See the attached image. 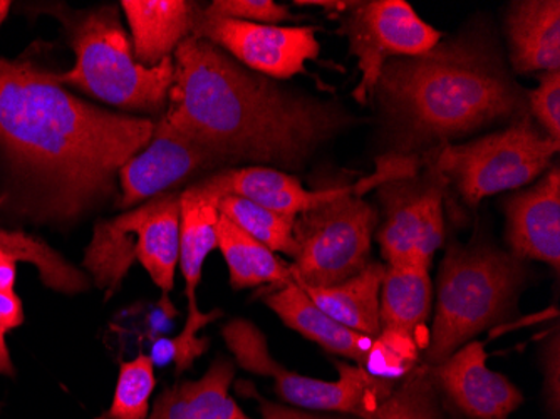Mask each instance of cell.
Here are the masks:
<instances>
[{
    "label": "cell",
    "instance_id": "d6986e66",
    "mask_svg": "<svg viewBox=\"0 0 560 419\" xmlns=\"http://www.w3.org/2000/svg\"><path fill=\"white\" fill-rule=\"evenodd\" d=\"M264 302L285 326L298 330L305 339L313 340L330 354L342 356L355 365H363L373 337L355 333L324 314L294 279L276 286L273 291L264 295Z\"/></svg>",
    "mask_w": 560,
    "mask_h": 419
},
{
    "label": "cell",
    "instance_id": "ba28073f",
    "mask_svg": "<svg viewBox=\"0 0 560 419\" xmlns=\"http://www.w3.org/2000/svg\"><path fill=\"white\" fill-rule=\"evenodd\" d=\"M559 148L560 141L547 137L525 116L480 140L439 147L431 168L475 207L483 198L534 182L549 168Z\"/></svg>",
    "mask_w": 560,
    "mask_h": 419
},
{
    "label": "cell",
    "instance_id": "44dd1931",
    "mask_svg": "<svg viewBox=\"0 0 560 419\" xmlns=\"http://www.w3.org/2000/svg\"><path fill=\"white\" fill-rule=\"evenodd\" d=\"M386 264L370 261L360 273L332 287H302L311 301L342 326L376 337L381 330L380 292Z\"/></svg>",
    "mask_w": 560,
    "mask_h": 419
},
{
    "label": "cell",
    "instance_id": "d4e9b609",
    "mask_svg": "<svg viewBox=\"0 0 560 419\" xmlns=\"http://www.w3.org/2000/svg\"><path fill=\"white\" fill-rule=\"evenodd\" d=\"M0 251L8 252L15 260L30 261L39 270L44 286L62 294H78L86 291L90 280L75 269L55 248L40 238L0 226Z\"/></svg>",
    "mask_w": 560,
    "mask_h": 419
},
{
    "label": "cell",
    "instance_id": "4316f807",
    "mask_svg": "<svg viewBox=\"0 0 560 419\" xmlns=\"http://www.w3.org/2000/svg\"><path fill=\"white\" fill-rule=\"evenodd\" d=\"M439 395L431 365H417L399 386L396 384L374 419H445Z\"/></svg>",
    "mask_w": 560,
    "mask_h": 419
},
{
    "label": "cell",
    "instance_id": "603a6c76",
    "mask_svg": "<svg viewBox=\"0 0 560 419\" xmlns=\"http://www.w3.org/2000/svg\"><path fill=\"white\" fill-rule=\"evenodd\" d=\"M217 248L229 267V280L235 291L250 287L282 286L291 282L292 267L276 257L270 248L250 237L220 213L217 223Z\"/></svg>",
    "mask_w": 560,
    "mask_h": 419
},
{
    "label": "cell",
    "instance_id": "8992f818",
    "mask_svg": "<svg viewBox=\"0 0 560 419\" xmlns=\"http://www.w3.org/2000/svg\"><path fill=\"white\" fill-rule=\"evenodd\" d=\"M71 33L75 62L69 71L52 72L56 83L128 112H166L175 80L173 58L155 68L138 65L115 8L90 12L72 25Z\"/></svg>",
    "mask_w": 560,
    "mask_h": 419
},
{
    "label": "cell",
    "instance_id": "e575fe53",
    "mask_svg": "<svg viewBox=\"0 0 560 419\" xmlns=\"http://www.w3.org/2000/svg\"><path fill=\"white\" fill-rule=\"evenodd\" d=\"M24 323V309L14 292H0V336Z\"/></svg>",
    "mask_w": 560,
    "mask_h": 419
},
{
    "label": "cell",
    "instance_id": "30bf717a",
    "mask_svg": "<svg viewBox=\"0 0 560 419\" xmlns=\"http://www.w3.org/2000/svg\"><path fill=\"white\" fill-rule=\"evenodd\" d=\"M345 19L351 55L358 59L361 81L354 90L358 103L366 104L376 90L389 59L423 55L442 40L405 0L351 2Z\"/></svg>",
    "mask_w": 560,
    "mask_h": 419
},
{
    "label": "cell",
    "instance_id": "9a60e30c",
    "mask_svg": "<svg viewBox=\"0 0 560 419\" xmlns=\"http://www.w3.org/2000/svg\"><path fill=\"white\" fill-rule=\"evenodd\" d=\"M506 241L512 254L560 269V170L505 201Z\"/></svg>",
    "mask_w": 560,
    "mask_h": 419
},
{
    "label": "cell",
    "instance_id": "4fadbf2b",
    "mask_svg": "<svg viewBox=\"0 0 560 419\" xmlns=\"http://www.w3.org/2000/svg\"><path fill=\"white\" fill-rule=\"evenodd\" d=\"M225 165L215 151L160 119L150 143L119 170L121 197L118 207H137L140 201L166 194L176 183L200 170Z\"/></svg>",
    "mask_w": 560,
    "mask_h": 419
},
{
    "label": "cell",
    "instance_id": "7402d4cb",
    "mask_svg": "<svg viewBox=\"0 0 560 419\" xmlns=\"http://www.w3.org/2000/svg\"><path fill=\"white\" fill-rule=\"evenodd\" d=\"M433 305V283L430 270L420 267L386 266L381 282V329H395L410 334L427 348L430 333L427 323Z\"/></svg>",
    "mask_w": 560,
    "mask_h": 419
},
{
    "label": "cell",
    "instance_id": "277c9868",
    "mask_svg": "<svg viewBox=\"0 0 560 419\" xmlns=\"http://www.w3.org/2000/svg\"><path fill=\"white\" fill-rule=\"evenodd\" d=\"M524 282V264L512 252L450 245L440 267L435 319L424 348L427 364H442L478 334L509 319Z\"/></svg>",
    "mask_w": 560,
    "mask_h": 419
},
{
    "label": "cell",
    "instance_id": "7a4b0ae2",
    "mask_svg": "<svg viewBox=\"0 0 560 419\" xmlns=\"http://www.w3.org/2000/svg\"><path fill=\"white\" fill-rule=\"evenodd\" d=\"M173 66L162 118L225 163L301 168L352 121L339 104L291 93L206 39L182 40Z\"/></svg>",
    "mask_w": 560,
    "mask_h": 419
},
{
    "label": "cell",
    "instance_id": "484cf974",
    "mask_svg": "<svg viewBox=\"0 0 560 419\" xmlns=\"http://www.w3.org/2000/svg\"><path fill=\"white\" fill-rule=\"evenodd\" d=\"M219 212L270 251L280 252L294 260L298 254L294 238L295 219L280 216L269 208L235 195L220 198Z\"/></svg>",
    "mask_w": 560,
    "mask_h": 419
},
{
    "label": "cell",
    "instance_id": "52a82bcc",
    "mask_svg": "<svg viewBox=\"0 0 560 419\" xmlns=\"http://www.w3.org/2000/svg\"><path fill=\"white\" fill-rule=\"evenodd\" d=\"M133 260L163 292L172 291L180 261V194L166 191L96 226L84 267L106 295L118 289Z\"/></svg>",
    "mask_w": 560,
    "mask_h": 419
},
{
    "label": "cell",
    "instance_id": "8d00e7d4",
    "mask_svg": "<svg viewBox=\"0 0 560 419\" xmlns=\"http://www.w3.org/2000/svg\"><path fill=\"white\" fill-rule=\"evenodd\" d=\"M0 374L14 376V364H12L11 354L5 346L4 336H0Z\"/></svg>",
    "mask_w": 560,
    "mask_h": 419
},
{
    "label": "cell",
    "instance_id": "d590c367",
    "mask_svg": "<svg viewBox=\"0 0 560 419\" xmlns=\"http://www.w3.org/2000/svg\"><path fill=\"white\" fill-rule=\"evenodd\" d=\"M15 258L8 252L0 251V292H14L15 277Z\"/></svg>",
    "mask_w": 560,
    "mask_h": 419
},
{
    "label": "cell",
    "instance_id": "83f0119b",
    "mask_svg": "<svg viewBox=\"0 0 560 419\" xmlns=\"http://www.w3.org/2000/svg\"><path fill=\"white\" fill-rule=\"evenodd\" d=\"M421 345L410 334L395 329H381L371 340L363 368L368 374L377 380H405L420 361Z\"/></svg>",
    "mask_w": 560,
    "mask_h": 419
},
{
    "label": "cell",
    "instance_id": "5bb4252c",
    "mask_svg": "<svg viewBox=\"0 0 560 419\" xmlns=\"http://www.w3.org/2000/svg\"><path fill=\"white\" fill-rule=\"evenodd\" d=\"M486 346L471 340L431 365L440 393L470 419H506L524 403L518 387L487 365Z\"/></svg>",
    "mask_w": 560,
    "mask_h": 419
},
{
    "label": "cell",
    "instance_id": "9c48e42d",
    "mask_svg": "<svg viewBox=\"0 0 560 419\" xmlns=\"http://www.w3.org/2000/svg\"><path fill=\"white\" fill-rule=\"evenodd\" d=\"M222 336L242 370L270 377L282 401L305 411L341 412L358 419H374L380 406L396 387L393 381L377 380L361 365L349 362H338V381L301 376L272 358L262 330L247 319L231 321L223 326Z\"/></svg>",
    "mask_w": 560,
    "mask_h": 419
},
{
    "label": "cell",
    "instance_id": "cb8c5ba5",
    "mask_svg": "<svg viewBox=\"0 0 560 419\" xmlns=\"http://www.w3.org/2000/svg\"><path fill=\"white\" fill-rule=\"evenodd\" d=\"M219 201L191 185L180 194V269L187 283L188 301L195 298L201 270L210 252L217 248Z\"/></svg>",
    "mask_w": 560,
    "mask_h": 419
},
{
    "label": "cell",
    "instance_id": "6da1fadb",
    "mask_svg": "<svg viewBox=\"0 0 560 419\" xmlns=\"http://www.w3.org/2000/svg\"><path fill=\"white\" fill-rule=\"evenodd\" d=\"M155 131L141 116L118 115L68 93L34 62L0 58V148L40 191V210L74 219L113 194L119 170Z\"/></svg>",
    "mask_w": 560,
    "mask_h": 419
},
{
    "label": "cell",
    "instance_id": "3957f363",
    "mask_svg": "<svg viewBox=\"0 0 560 419\" xmlns=\"http://www.w3.org/2000/svg\"><path fill=\"white\" fill-rule=\"evenodd\" d=\"M374 93L402 156L528 116L527 93L492 37L478 31L440 40L423 55L389 59Z\"/></svg>",
    "mask_w": 560,
    "mask_h": 419
},
{
    "label": "cell",
    "instance_id": "4dcf8cb0",
    "mask_svg": "<svg viewBox=\"0 0 560 419\" xmlns=\"http://www.w3.org/2000/svg\"><path fill=\"white\" fill-rule=\"evenodd\" d=\"M201 14L207 18L270 25L294 19L288 5L277 4L273 0H215L209 8L201 9Z\"/></svg>",
    "mask_w": 560,
    "mask_h": 419
},
{
    "label": "cell",
    "instance_id": "2e32d148",
    "mask_svg": "<svg viewBox=\"0 0 560 419\" xmlns=\"http://www.w3.org/2000/svg\"><path fill=\"white\" fill-rule=\"evenodd\" d=\"M194 187L217 201L225 195H235L291 219L330 200L339 190V187L304 190L295 176L270 166L220 170L215 175L195 183Z\"/></svg>",
    "mask_w": 560,
    "mask_h": 419
},
{
    "label": "cell",
    "instance_id": "f546056e",
    "mask_svg": "<svg viewBox=\"0 0 560 419\" xmlns=\"http://www.w3.org/2000/svg\"><path fill=\"white\" fill-rule=\"evenodd\" d=\"M222 316V312H201L197 305V299L188 301V317L180 336L172 339H159L151 348V361L153 364L165 365L168 362H175L176 373H184L190 370L195 359L206 354L209 349V339L198 337L207 324L213 323Z\"/></svg>",
    "mask_w": 560,
    "mask_h": 419
},
{
    "label": "cell",
    "instance_id": "1f68e13d",
    "mask_svg": "<svg viewBox=\"0 0 560 419\" xmlns=\"http://www.w3.org/2000/svg\"><path fill=\"white\" fill-rule=\"evenodd\" d=\"M528 113L547 137L560 141V71L540 75V84L527 93Z\"/></svg>",
    "mask_w": 560,
    "mask_h": 419
},
{
    "label": "cell",
    "instance_id": "d6a6232c",
    "mask_svg": "<svg viewBox=\"0 0 560 419\" xmlns=\"http://www.w3.org/2000/svg\"><path fill=\"white\" fill-rule=\"evenodd\" d=\"M544 374H546V384H544V395H546L547 408L553 415L559 416L560 409V342L559 330L556 336L547 340L542 352Z\"/></svg>",
    "mask_w": 560,
    "mask_h": 419
},
{
    "label": "cell",
    "instance_id": "836d02e7",
    "mask_svg": "<svg viewBox=\"0 0 560 419\" xmlns=\"http://www.w3.org/2000/svg\"><path fill=\"white\" fill-rule=\"evenodd\" d=\"M254 396L259 399L260 416H262V419H351L345 418V416L316 415V412L304 411V409H295L289 408V406L276 405V403L267 401V399L260 398L257 393H254Z\"/></svg>",
    "mask_w": 560,
    "mask_h": 419
},
{
    "label": "cell",
    "instance_id": "5b68a950",
    "mask_svg": "<svg viewBox=\"0 0 560 419\" xmlns=\"http://www.w3.org/2000/svg\"><path fill=\"white\" fill-rule=\"evenodd\" d=\"M415 175V160L389 159L377 175L360 185L339 187L330 200L311 208L294 220L298 254L292 277L305 287H332L360 273L370 264L371 241L377 212L363 200V191L389 179Z\"/></svg>",
    "mask_w": 560,
    "mask_h": 419
},
{
    "label": "cell",
    "instance_id": "ac0fdd59",
    "mask_svg": "<svg viewBox=\"0 0 560 419\" xmlns=\"http://www.w3.org/2000/svg\"><path fill=\"white\" fill-rule=\"evenodd\" d=\"M505 33L515 72L559 71V0L514 2L505 15Z\"/></svg>",
    "mask_w": 560,
    "mask_h": 419
},
{
    "label": "cell",
    "instance_id": "e0dca14e",
    "mask_svg": "<svg viewBox=\"0 0 560 419\" xmlns=\"http://www.w3.org/2000/svg\"><path fill=\"white\" fill-rule=\"evenodd\" d=\"M138 65L155 68L173 58L176 47L194 33L200 5L187 0H122Z\"/></svg>",
    "mask_w": 560,
    "mask_h": 419
},
{
    "label": "cell",
    "instance_id": "7c38bea8",
    "mask_svg": "<svg viewBox=\"0 0 560 419\" xmlns=\"http://www.w3.org/2000/svg\"><path fill=\"white\" fill-rule=\"evenodd\" d=\"M191 36L229 53L235 61L270 80L304 74L305 62L319 58L314 27H280L257 22L207 18L198 12Z\"/></svg>",
    "mask_w": 560,
    "mask_h": 419
},
{
    "label": "cell",
    "instance_id": "8fae6325",
    "mask_svg": "<svg viewBox=\"0 0 560 419\" xmlns=\"http://www.w3.org/2000/svg\"><path fill=\"white\" fill-rule=\"evenodd\" d=\"M443 179L431 168V178L389 179L381 188L386 219L377 232L381 254L389 267L430 270L436 251L445 242Z\"/></svg>",
    "mask_w": 560,
    "mask_h": 419
},
{
    "label": "cell",
    "instance_id": "f1b7e54d",
    "mask_svg": "<svg viewBox=\"0 0 560 419\" xmlns=\"http://www.w3.org/2000/svg\"><path fill=\"white\" fill-rule=\"evenodd\" d=\"M155 383V364L150 354H140L122 362L115 398L106 419H148L150 396Z\"/></svg>",
    "mask_w": 560,
    "mask_h": 419
},
{
    "label": "cell",
    "instance_id": "ffe728a7",
    "mask_svg": "<svg viewBox=\"0 0 560 419\" xmlns=\"http://www.w3.org/2000/svg\"><path fill=\"white\" fill-rule=\"evenodd\" d=\"M234 377V364L219 358L200 380L166 387L148 419H252L231 396Z\"/></svg>",
    "mask_w": 560,
    "mask_h": 419
}]
</instances>
